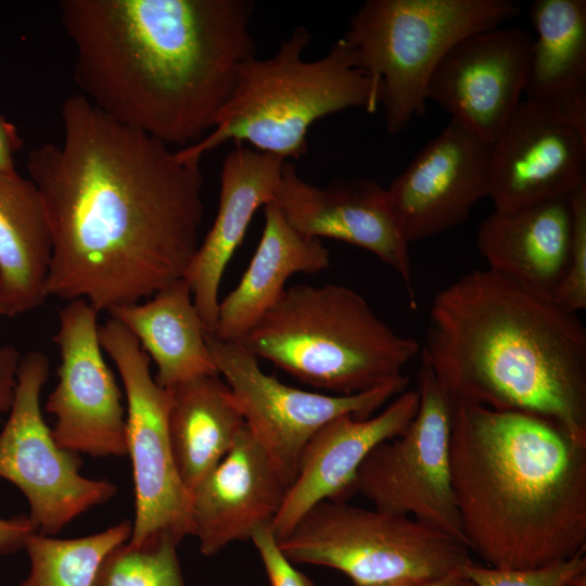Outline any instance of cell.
<instances>
[{
    "instance_id": "cell-4",
    "label": "cell",
    "mask_w": 586,
    "mask_h": 586,
    "mask_svg": "<svg viewBox=\"0 0 586 586\" xmlns=\"http://www.w3.org/2000/svg\"><path fill=\"white\" fill-rule=\"evenodd\" d=\"M449 466L468 550L530 569L586 551V446L519 411L455 404Z\"/></svg>"
},
{
    "instance_id": "cell-34",
    "label": "cell",
    "mask_w": 586,
    "mask_h": 586,
    "mask_svg": "<svg viewBox=\"0 0 586 586\" xmlns=\"http://www.w3.org/2000/svg\"><path fill=\"white\" fill-rule=\"evenodd\" d=\"M22 145L16 127L0 114V169L16 171L15 155Z\"/></svg>"
},
{
    "instance_id": "cell-7",
    "label": "cell",
    "mask_w": 586,
    "mask_h": 586,
    "mask_svg": "<svg viewBox=\"0 0 586 586\" xmlns=\"http://www.w3.org/2000/svg\"><path fill=\"white\" fill-rule=\"evenodd\" d=\"M520 12L513 0H369L343 39L379 91L386 130L397 135L424 114L429 80L450 48Z\"/></svg>"
},
{
    "instance_id": "cell-17",
    "label": "cell",
    "mask_w": 586,
    "mask_h": 586,
    "mask_svg": "<svg viewBox=\"0 0 586 586\" xmlns=\"http://www.w3.org/2000/svg\"><path fill=\"white\" fill-rule=\"evenodd\" d=\"M585 164L586 135L555 110L522 100L492 144L488 196L499 211L568 196L586 182Z\"/></svg>"
},
{
    "instance_id": "cell-25",
    "label": "cell",
    "mask_w": 586,
    "mask_h": 586,
    "mask_svg": "<svg viewBox=\"0 0 586 586\" xmlns=\"http://www.w3.org/2000/svg\"><path fill=\"white\" fill-rule=\"evenodd\" d=\"M156 365L154 380L165 388L204 375L218 374L206 342V330L184 278L165 286L144 303L112 308Z\"/></svg>"
},
{
    "instance_id": "cell-27",
    "label": "cell",
    "mask_w": 586,
    "mask_h": 586,
    "mask_svg": "<svg viewBox=\"0 0 586 586\" xmlns=\"http://www.w3.org/2000/svg\"><path fill=\"white\" fill-rule=\"evenodd\" d=\"M131 532L129 520L78 538L59 539L36 532L25 543L30 569L21 586H92L106 553L127 542Z\"/></svg>"
},
{
    "instance_id": "cell-31",
    "label": "cell",
    "mask_w": 586,
    "mask_h": 586,
    "mask_svg": "<svg viewBox=\"0 0 586 586\" xmlns=\"http://www.w3.org/2000/svg\"><path fill=\"white\" fill-rule=\"evenodd\" d=\"M251 540L260 557L270 586H315L313 581L294 568L284 556L271 525L258 528Z\"/></svg>"
},
{
    "instance_id": "cell-1",
    "label": "cell",
    "mask_w": 586,
    "mask_h": 586,
    "mask_svg": "<svg viewBox=\"0 0 586 586\" xmlns=\"http://www.w3.org/2000/svg\"><path fill=\"white\" fill-rule=\"evenodd\" d=\"M62 138L27 155L46 211L48 295L99 313L182 279L204 216L200 163L125 126L81 94L63 100Z\"/></svg>"
},
{
    "instance_id": "cell-2",
    "label": "cell",
    "mask_w": 586,
    "mask_h": 586,
    "mask_svg": "<svg viewBox=\"0 0 586 586\" xmlns=\"http://www.w3.org/2000/svg\"><path fill=\"white\" fill-rule=\"evenodd\" d=\"M80 93L110 118L181 149L214 127L256 56L250 0H61Z\"/></svg>"
},
{
    "instance_id": "cell-16",
    "label": "cell",
    "mask_w": 586,
    "mask_h": 586,
    "mask_svg": "<svg viewBox=\"0 0 586 586\" xmlns=\"http://www.w3.org/2000/svg\"><path fill=\"white\" fill-rule=\"evenodd\" d=\"M273 201L304 235L343 241L374 254L399 276L409 303L417 306L409 243L390 207L385 189L366 178L316 186L284 161Z\"/></svg>"
},
{
    "instance_id": "cell-33",
    "label": "cell",
    "mask_w": 586,
    "mask_h": 586,
    "mask_svg": "<svg viewBox=\"0 0 586 586\" xmlns=\"http://www.w3.org/2000/svg\"><path fill=\"white\" fill-rule=\"evenodd\" d=\"M38 532L29 515L0 517V555L14 553L25 547L27 538Z\"/></svg>"
},
{
    "instance_id": "cell-36",
    "label": "cell",
    "mask_w": 586,
    "mask_h": 586,
    "mask_svg": "<svg viewBox=\"0 0 586 586\" xmlns=\"http://www.w3.org/2000/svg\"><path fill=\"white\" fill-rule=\"evenodd\" d=\"M410 583H386V584H379V585H368V586H406Z\"/></svg>"
},
{
    "instance_id": "cell-11",
    "label": "cell",
    "mask_w": 586,
    "mask_h": 586,
    "mask_svg": "<svg viewBox=\"0 0 586 586\" xmlns=\"http://www.w3.org/2000/svg\"><path fill=\"white\" fill-rule=\"evenodd\" d=\"M49 372L50 361L42 352L22 356L14 399L0 432V477L24 494L38 533L51 536L109 501L117 488L106 480L82 476L78 454L55 442L40 408Z\"/></svg>"
},
{
    "instance_id": "cell-26",
    "label": "cell",
    "mask_w": 586,
    "mask_h": 586,
    "mask_svg": "<svg viewBox=\"0 0 586 586\" xmlns=\"http://www.w3.org/2000/svg\"><path fill=\"white\" fill-rule=\"evenodd\" d=\"M218 375L195 378L170 388L169 438L189 493L227 455L245 428L229 386Z\"/></svg>"
},
{
    "instance_id": "cell-29",
    "label": "cell",
    "mask_w": 586,
    "mask_h": 586,
    "mask_svg": "<svg viewBox=\"0 0 586 586\" xmlns=\"http://www.w3.org/2000/svg\"><path fill=\"white\" fill-rule=\"evenodd\" d=\"M459 572L473 586H586V556L530 569H499L469 560Z\"/></svg>"
},
{
    "instance_id": "cell-13",
    "label": "cell",
    "mask_w": 586,
    "mask_h": 586,
    "mask_svg": "<svg viewBox=\"0 0 586 586\" xmlns=\"http://www.w3.org/2000/svg\"><path fill=\"white\" fill-rule=\"evenodd\" d=\"M99 311L85 300L59 310L53 341L61 364L59 382L46 410L55 417L58 445L92 457L127 455V425L122 393L99 343Z\"/></svg>"
},
{
    "instance_id": "cell-12",
    "label": "cell",
    "mask_w": 586,
    "mask_h": 586,
    "mask_svg": "<svg viewBox=\"0 0 586 586\" xmlns=\"http://www.w3.org/2000/svg\"><path fill=\"white\" fill-rule=\"evenodd\" d=\"M218 374L229 386L251 434L290 486L314 434L331 420L366 419L407 390L409 378L353 395H327L286 385L265 373L258 358L238 341L206 333Z\"/></svg>"
},
{
    "instance_id": "cell-19",
    "label": "cell",
    "mask_w": 586,
    "mask_h": 586,
    "mask_svg": "<svg viewBox=\"0 0 586 586\" xmlns=\"http://www.w3.org/2000/svg\"><path fill=\"white\" fill-rule=\"evenodd\" d=\"M418 407V391L406 390L378 415L366 419L344 415L319 429L305 446L296 476L271 523L277 540L318 502L340 500L352 492L365 458L380 443L403 434Z\"/></svg>"
},
{
    "instance_id": "cell-22",
    "label": "cell",
    "mask_w": 586,
    "mask_h": 586,
    "mask_svg": "<svg viewBox=\"0 0 586 586\" xmlns=\"http://www.w3.org/2000/svg\"><path fill=\"white\" fill-rule=\"evenodd\" d=\"M264 229L239 284L219 302L215 336L240 341L276 305L290 277L314 275L331 265L322 241L294 229L272 200L264 206Z\"/></svg>"
},
{
    "instance_id": "cell-20",
    "label": "cell",
    "mask_w": 586,
    "mask_h": 586,
    "mask_svg": "<svg viewBox=\"0 0 586 586\" xmlns=\"http://www.w3.org/2000/svg\"><path fill=\"white\" fill-rule=\"evenodd\" d=\"M284 160L244 144L224 157L215 220L184 273L207 333H214L219 285L256 211L275 198Z\"/></svg>"
},
{
    "instance_id": "cell-5",
    "label": "cell",
    "mask_w": 586,
    "mask_h": 586,
    "mask_svg": "<svg viewBox=\"0 0 586 586\" xmlns=\"http://www.w3.org/2000/svg\"><path fill=\"white\" fill-rule=\"evenodd\" d=\"M310 40V31L300 25L273 55L245 61L214 127L178 150L179 157L200 163L208 152L233 142L284 161L300 158L317 120L355 107L373 113L379 91L343 37L320 59L306 61L303 53Z\"/></svg>"
},
{
    "instance_id": "cell-28",
    "label": "cell",
    "mask_w": 586,
    "mask_h": 586,
    "mask_svg": "<svg viewBox=\"0 0 586 586\" xmlns=\"http://www.w3.org/2000/svg\"><path fill=\"white\" fill-rule=\"evenodd\" d=\"M128 540L106 553L92 586H186L177 542L163 537L132 545Z\"/></svg>"
},
{
    "instance_id": "cell-3",
    "label": "cell",
    "mask_w": 586,
    "mask_h": 586,
    "mask_svg": "<svg viewBox=\"0 0 586 586\" xmlns=\"http://www.w3.org/2000/svg\"><path fill=\"white\" fill-rule=\"evenodd\" d=\"M420 355L454 404L539 417L586 446V329L552 297L467 272L433 298Z\"/></svg>"
},
{
    "instance_id": "cell-18",
    "label": "cell",
    "mask_w": 586,
    "mask_h": 586,
    "mask_svg": "<svg viewBox=\"0 0 586 586\" xmlns=\"http://www.w3.org/2000/svg\"><path fill=\"white\" fill-rule=\"evenodd\" d=\"M288 487L245 425L227 455L190 492L191 535L201 553L216 556L271 525Z\"/></svg>"
},
{
    "instance_id": "cell-8",
    "label": "cell",
    "mask_w": 586,
    "mask_h": 586,
    "mask_svg": "<svg viewBox=\"0 0 586 586\" xmlns=\"http://www.w3.org/2000/svg\"><path fill=\"white\" fill-rule=\"evenodd\" d=\"M278 544L292 563L337 570L355 586L419 583L471 560L464 545L437 528L342 500L315 505Z\"/></svg>"
},
{
    "instance_id": "cell-10",
    "label": "cell",
    "mask_w": 586,
    "mask_h": 586,
    "mask_svg": "<svg viewBox=\"0 0 586 586\" xmlns=\"http://www.w3.org/2000/svg\"><path fill=\"white\" fill-rule=\"evenodd\" d=\"M419 407L406 431L375 446L356 472L353 491L381 511L407 515L466 546L450 479L455 404L421 357Z\"/></svg>"
},
{
    "instance_id": "cell-21",
    "label": "cell",
    "mask_w": 586,
    "mask_h": 586,
    "mask_svg": "<svg viewBox=\"0 0 586 586\" xmlns=\"http://www.w3.org/2000/svg\"><path fill=\"white\" fill-rule=\"evenodd\" d=\"M571 237L568 196L495 209L479 226L476 246L488 270L552 297L565 275Z\"/></svg>"
},
{
    "instance_id": "cell-24",
    "label": "cell",
    "mask_w": 586,
    "mask_h": 586,
    "mask_svg": "<svg viewBox=\"0 0 586 586\" xmlns=\"http://www.w3.org/2000/svg\"><path fill=\"white\" fill-rule=\"evenodd\" d=\"M52 255L41 196L28 178L0 169V316L40 307Z\"/></svg>"
},
{
    "instance_id": "cell-14",
    "label": "cell",
    "mask_w": 586,
    "mask_h": 586,
    "mask_svg": "<svg viewBox=\"0 0 586 586\" xmlns=\"http://www.w3.org/2000/svg\"><path fill=\"white\" fill-rule=\"evenodd\" d=\"M492 144L450 118L385 189L408 243L461 225L488 196Z\"/></svg>"
},
{
    "instance_id": "cell-30",
    "label": "cell",
    "mask_w": 586,
    "mask_h": 586,
    "mask_svg": "<svg viewBox=\"0 0 586 586\" xmlns=\"http://www.w3.org/2000/svg\"><path fill=\"white\" fill-rule=\"evenodd\" d=\"M571 212L569 262L552 300L568 311L586 308V182L568 195Z\"/></svg>"
},
{
    "instance_id": "cell-9",
    "label": "cell",
    "mask_w": 586,
    "mask_h": 586,
    "mask_svg": "<svg viewBox=\"0 0 586 586\" xmlns=\"http://www.w3.org/2000/svg\"><path fill=\"white\" fill-rule=\"evenodd\" d=\"M99 343L117 367L127 398V455L135 486L129 543L168 537L178 544L192 534L190 493L178 473L168 432L171 390L156 383L150 357L119 321L99 326Z\"/></svg>"
},
{
    "instance_id": "cell-15",
    "label": "cell",
    "mask_w": 586,
    "mask_h": 586,
    "mask_svg": "<svg viewBox=\"0 0 586 586\" xmlns=\"http://www.w3.org/2000/svg\"><path fill=\"white\" fill-rule=\"evenodd\" d=\"M533 38L517 26H498L466 36L431 75L428 100L493 143L522 101Z\"/></svg>"
},
{
    "instance_id": "cell-32",
    "label": "cell",
    "mask_w": 586,
    "mask_h": 586,
    "mask_svg": "<svg viewBox=\"0 0 586 586\" xmlns=\"http://www.w3.org/2000/svg\"><path fill=\"white\" fill-rule=\"evenodd\" d=\"M22 355L13 345H0V413L10 411Z\"/></svg>"
},
{
    "instance_id": "cell-35",
    "label": "cell",
    "mask_w": 586,
    "mask_h": 586,
    "mask_svg": "<svg viewBox=\"0 0 586 586\" xmlns=\"http://www.w3.org/2000/svg\"><path fill=\"white\" fill-rule=\"evenodd\" d=\"M406 586H473V584L469 582L458 570L441 577L419 583H410Z\"/></svg>"
},
{
    "instance_id": "cell-6",
    "label": "cell",
    "mask_w": 586,
    "mask_h": 586,
    "mask_svg": "<svg viewBox=\"0 0 586 586\" xmlns=\"http://www.w3.org/2000/svg\"><path fill=\"white\" fill-rule=\"evenodd\" d=\"M300 381L336 393L368 392L406 375L421 352L395 332L355 290L328 283L285 289L240 341Z\"/></svg>"
},
{
    "instance_id": "cell-23",
    "label": "cell",
    "mask_w": 586,
    "mask_h": 586,
    "mask_svg": "<svg viewBox=\"0 0 586 586\" xmlns=\"http://www.w3.org/2000/svg\"><path fill=\"white\" fill-rule=\"evenodd\" d=\"M536 31L525 100L548 106L586 135V1L535 0Z\"/></svg>"
}]
</instances>
